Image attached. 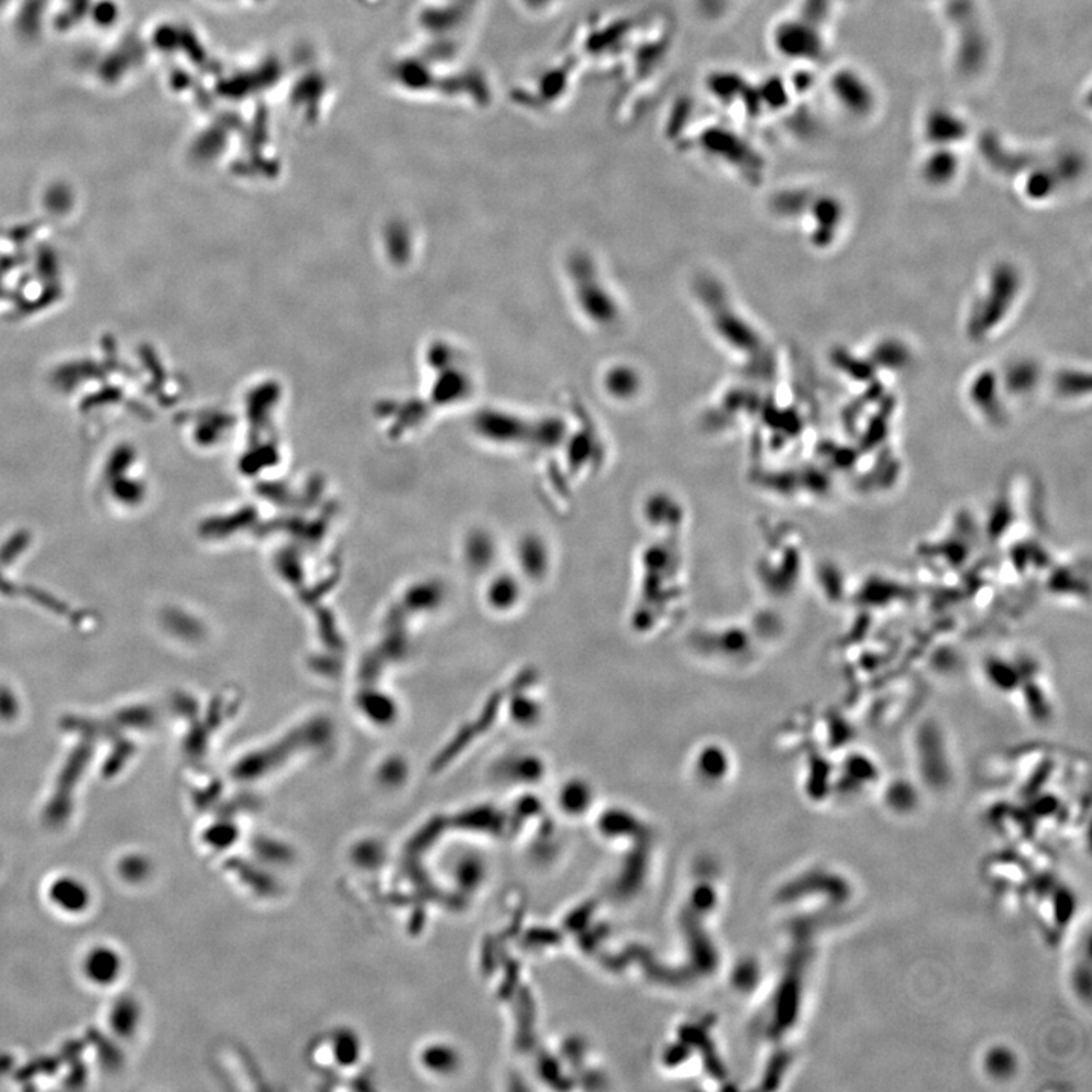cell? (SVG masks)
<instances>
[{
	"mask_svg": "<svg viewBox=\"0 0 1092 1092\" xmlns=\"http://www.w3.org/2000/svg\"><path fill=\"white\" fill-rule=\"evenodd\" d=\"M143 1006L134 994H121L106 1007L105 1024L108 1033L122 1042H132L140 1033L143 1024Z\"/></svg>",
	"mask_w": 1092,
	"mask_h": 1092,
	"instance_id": "3957f363",
	"label": "cell"
},
{
	"mask_svg": "<svg viewBox=\"0 0 1092 1092\" xmlns=\"http://www.w3.org/2000/svg\"><path fill=\"white\" fill-rule=\"evenodd\" d=\"M115 872L126 885H139L145 882L149 876L151 863L141 853H126L117 861Z\"/></svg>",
	"mask_w": 1092,
	"mask_h": 1092,
	"instance_id": "277c9868",
	"label": "cell"
},
{
	"mask_svg": "<svg viewBox=\"0 0 1092 1092\" xmlns=\"http://www.w3.org/2000/svg\"><path fill=\"white\" fill-rule=\"evenodd\" d=\"M126 956L113 942L97 941L87 945L78 959V974L95 991H113L125 979Z\"/></svg>",
	"mask_w": 1092,
	"mask_h": 1092,
	"instance_id": "6da1fadb",
	"label": "cell"
},
{
	"mask_svg": "<svg viewBox=\"0 0 1092 1092\" xmlns=\"http://www.w3.org/2000/svg\"><path fill=\"white\" fill-rule=\"evenodd\" d=\"M43 900L52 912L69 920H80L95 907L96 895L86 877L78 872L52 874L43 885Z\"/></svg>",
	"mask_w": 1092,
	"mask_h": 1092,
	"instance_id": "7a4b0ae2",
	"label": "cell"
}]
</instances>
